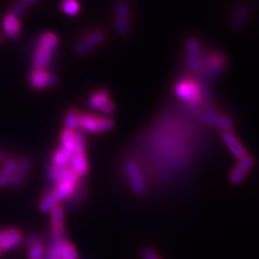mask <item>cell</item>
<instances>
[{"instance_id": "cell-1", "label": "cell", "mask_w": 259, "mask_h": 259, "mask_svg": "<svg viewBox=\"0 0 259 259\" xmlns=\"http://www.w3.org/2000/svg\"><path fill=\"white\" fill-rule=\"evenodd\" d=\"M75 186L66 184V183H60L56 185V187L48 194L44 197V199L40 201L39 203V210L42 213H50L51 210L60 205V202L64 199H66L69 194L74 190Z\"/></svg>"}, {"instance_id": "cell-2", "label": "cell", "mask_w": 259, "mask_h": 259, "mask_svg": "<svg viewBox=\"0 0 259 259\" xmlns=\"http://www.w3.org/2000/svg\"><path fill=\"white\" fill-rule=\"evenodd\" d=\"M113 127V121L108 118H101L93 115H82L79 119V128L90 133L109 131Z\"/></svg>"}, {"instance_id": "cell-3", "label": "cell", "mask_w": 259, "mask_h": 259, "mask_svg": "<svg viewBox=\"0 0 259 259\" xmlns=\"http://www.w3.org/2000/svg\"><path fill=\"white\" fill-rule=\"evenodd\" d=\"M47 259H78V256L74 245L63 239L52 241Z\"/></svg>"}, {"instance_id": "cell-4", "label": "cell", "mask_w": 259, "mask_h": 259, "mask_svg": "<svg viewBox=\"0 0 259 259\" xmlns=\"http://www.w3.org/2000/svg\"><path fill=\"white\" fill-rule=\"evenodd\" d=\"M30 87L35 90H42L58 83V78L52 72L46 69H35L29 77Z\"/></svg>"}, {"instance_id": "cell-5", "label": "cell", "mask_w": 259, "mask_h": 259, "mask_svg": "<svg viewBox=\"0 0 259 259\" xmlns=\"http://www.w3.org/2000/svg\"><path fill=\"white\" fill-rule=\"evenodd\" d=\"M186 55H187V63L189 68L194 74H200L203 69V64H202L200 58V48L197 39L189 38L186 42Z\"/></svg>"}, {"instance_id": "cell-6", "label": "cell", "mask_w": 259, "mask_h": 259, "mask_svg": "<svg viewBox=\"0 0 259 259\" xmlns=\"http://www.w3.org/2000/svg\"><path fill=\"white\" fill-rule=\"evenodd\" d=\"M115 27L120 36L127 35L130 30V8L124 2H119L116 5Z\"/></svg>"}, {"instance_id": "cell-7", "label": "cell", "mask_w": 259, "mask_h": 259, "mask_svg": "<svg viewBox=\"0 0 259 259\" xmlns=\"http://www.w3.org/2000/svg\"><path fill=\"white\" fill-rule=\"evenodd\" d=\"M125 172L130 181V185L136 194H143L146 190L145 183L139 166L134 161L128 160L125 163Z\"/></svg>"}, {"instance_id": "cell-8", "label": "cell", "mask_w": 259, "mask_h": 259, "mask_svg": "<svg viewBox=\"0 0 259 259\" xmlns=\"http://www.w3.org/2000/svg\"><path fill=\"white\" fill-rule=\"evenodd\" d=\"M254 164V158L252 156H245L243 159L239 160L238 164L233 167V169L230 173V182L234 185H239L241 184L246 175L248 174L249 169L253 167Z\"/></svg>"}, {"instance_id": "cell-9", "label": "cell", "mask_w": 259, "mask_h": 259, "mask_svg": "<svg viewBox=\"0 0 259 259\" xmlns=\"http://www.w3.org/2000/svg\"><path fill=\"white\" fill-rule=\"evenodd\" d=\"M104 39H105V36L102 31L100 30L93 31L77 44L75 48V53L78 56H83L90 52L94 47L99 46Z\"/></svg>"}, {"instance_id": "cell-10", "label": "cell", "mask_w": 259, "mask_h": 259, "mask_svg": "<svg viewBox=\"0 0 259 259\" xmlns=\"http://www.w3.org/2000/svg\"><path fill=\"white\" fill-rule=\"evenodd\" d=\"M51 238L52 241H60L64 239V209L59 205L51 212Z\"/></svg>"}, {"instance_id": "cell-11", "label": "cell", "mask_w": 259, "mask_h": 259, "mask_svg": "<svg viewBox=\"0 0 259 259\" xmlns=\"http://www.w3.org/2000/svg\"><path fill=\"white\" fill-rule=\"evenodd\" d=\"M22 234L20 230L11 228L7 230H0V248L4 250H10L21 244Z\"/></svg>"}, {"instance_id": "cell-12", "label": "cell", "mask_w": 259, "mask_h": 259, "mask_svg": "<svg viewBox=\"0 0 259 259\" xmlns=\"http://www.w3.org/2000/svg\"><path fill=\"white\" fill-rule=\"evenodd\" d=\"M222 137H223V141L225 142V144L228 146L229 150L232 152V155L237 159L241 160L245 156H247L246 149L243 147V145L239 142L238 137L234 135L231 131H224L222 133Z\"/></svg>"}, {"instance_id": "cell-13", "label": "cell", "mask_w": 259, "mask_h": 259, "mask_svg": "<svg viewBox=\"0 0 259 259\" xmlns=\"http://www.w3.org/2000/svg\"><path fill=\"white\" fill-rule=\"evenodd\" d=\"M31 168V161L28 158H23L18 162V166L15 168L10 186L13 188H19L25 181Z\"/></svg>"}, {"instance_id": "cell-14", "label": "cell", "mask_w": 259, "mask_h": 259, "mask_svg": "<svg viewBox=\"0 0 259 259\" xmlns=\"http://www.w3.org/2000/svg\"><path fill=\"white\" fill-rule=\"evenodd\" d=\"M175 93L180 99L187 102H196L199 97L198 88L189 81H182L175 87Z\"/></svg>"}, {"instance_id": "cell-15", "label": "cell", "mask_w": 259, "mask_h": 259, "mask_svg": "<svg viewBox=\"0 0 259 259\" xmlns=\"http://www.w3.org/2000/svg\"><path fill=\"white\" fill-rule=\"evenodd\" d=\"M202 118L209 125L223 130V132L231 131V128L233 127V123L230 119L222 115H218V113L215 112H205Z\"/></svg>"}, {"instance_id": "cell-16", "label": "cell", "mask_w": 259, "mask_h": 259, "mask_svg": "<svg viewBox=\"0 0 259 259\" xmlns=\"http://www.w3.org/2000/svg\"><path fill=\"white\" fill-rule=\"evenodd\" d=\"M3 29L5 31V35L8 38L16 39L20 36L21 32V25L19 19L14 18L10 13L6 14L3 19Z\"/></svg>"}, {"instance_id": "cell-17", "label": "cell", "mask_w": 259, "mask_h": 259, "mask_svg": "<svg viewBox=\"0 0 259 259\" xmlns=\"http://www.w3.org/2000/svg\"><path fill=\"white\" fill-rule=\"evenodd\" d=\"M52 53L53 52L47 50L45 48L37 47L34 53V59H32V65H34L35 69H46L50 65Z\"/></svg>"}, {"instance_id": "cell-18", "label": "cell", "mask_w": 259, "mask_h": 259, "mask_svg": "<svg viewBox=\"0 0 259 259\" xmlns=\"http://www.w3.org/2000/svg\"><path fill=\"white\" fill-rule=\"evenodd\" d=\"M16 166H18V162L14 159H9L5 162L0 171V188H5L10 185Z\"/></svg>"}, {"instance_id": "cell-19", "label": "cell", "mask_w": 259, "mask_h": 259, "mask_svg": "<svg viewBox=\"0 0 259 259\" xmlns=\"http://www.w3.org/2000/svg\"><path fill=\"white\" fill-rule=\"evenodd\" d=\"M70 168L74 171L78 177H83L88 173V161L85 155L74 153L70 157Z\"/></svg>"}, {"instance_id": "cell-20", "label": "cell", "mask_w": 259, "mask_h": 259, "mask_svg": "<svg viewBox=\"0 0 259 259\" xmlns=\"http://www.w3.org/2000/svg\"><path fill=\"white\" fill-rule=\"evenodd\" d=\"M61 149L66 152L69 157L74 155L76 151V137L74 132L64 130L61 137Z\"/></svg>"}, {"instance_id": "cell-21", "label": "cell", "mask_w": 259, "mask_h": 259, "mask_svg": "<svg viewBox=\"0 0 259 259\" xmlns=\"http://www.w3.org/2000/svg\"><path fill=\"white\" fill-rule=\"evenodd\" d=\"M59 46V38L54 32H45L38 39V47L47 49V50L54 52V50Z\"/></svg>"}, {"instance_id": "cell-22", "label": "cell", "mask_w": 259, "mask_h": 259, "mask_svg": "<svg viewBox=\"0 0 259 259\" xmlns=\"http://www.w3.org/2000/svg\"><path fill=\"white\" fill-rule=\"evenodd\" d=\"M247 13H248V8L245 5L241 4L236 8V12H234L233 19H232V28L234 30H240L243 27Z\"/></svg>"}, {"instance_id": "cell-23", "label": "cell", "mask_w": 259, "mask_h": 259, "mask_svg": "<svg viewBox=\"0 0 259 259\" xmlns=\"http://www.w3.org/2000/svg\"><path fill=\"white\" fill-rule=\"evenodd\" d=\"M109 102L108 99V93L106 91H100L93 94L90 99L88 101L89 107L92 109H97V110H102V108Z\"/></svg>"}, {"instance_id": "cell-24", "label": "cell", "mask_w": 259, "mask_h": 259, "mask_svg": "<svg viewBox=\"0 0 259 259\" xmlns=\"http://www.w3.org/2000/svg\"><path fill=\"white\" fill-rule=\"evenodd\" d=\"M79 119L80 116L76 110H69L67 112L66 118H65V127L68 131L75 132L76 130L79 128Z\"/></svg>"}, {"instance_id": "cell-25", "label": "cell", "mask_w": 259, "mask_h": 259, "mask_svg": "<svg viewBox=\"0 0 259 259\" xmlns=\"http://www.w3.org/2000/svg\"><path fill=\"white\" fill-rule=\"evenodd\" d=\"M67 167H60L55 164H52L50 167H49V171H48V175L49 178H50V181L55 183L56 185L60 184L62 182V178L64 176L65 173V169Z\"/></svg>"}, {"instance_id": "cell-26", "label": "cell", "mask_w": 259, "mask_h": 259, "mask_svg": "<svg viewBox=\"0 0 259 259\" xmlns=\"http://www.w3.org/2000/svg\"><path fill=\"white\" fill-rule=\"evenodd\" d=\"M69 163H70V157L61 148L54 153L53 164L58 165L60 167H69Z\"/></svg>"}, {"instance_id": "cell-27", "label": "cell", "mask_w": 259, "mask_h": 259, "mask_svg": "<svg viewBox=\"0 0 259 259\" xmlns=\"http://www.w3.org/2000/svg\"><path fill=\"white\" fill-rule=\"evenodd\" d=\"M62 10L68 15H76L80 10L79 3L77 0H64L62 3Z\"/></svg>"}, {"instance_id": "cell-28", "label": "cell", "mask_w": 259, "mask_h": 259, "mask_svg": "<svg viewBox=\"0 0 259 259\" xmlns=\"http://www.w3.org/2000/svg\"><path fill=\"white\" fill-rule=\"evenodd\" d=\"M76 137V151L75 153L85 155V136L82 131H77L75 133Z\"/></svg>"}, {"instance_id": "cell-29", "label": "cell", "mask_w": 259, "mask_h": 259, "mask_svg": "<svg viewBox=\"0 0 259 259\" xmlns=\"http://www.w3.org/2000/svg\"><path fill=\"white\" fill-rule=\"evenodd\" d=\"M78 178L79 177L77 176V174L72 171L70 167H67L66 169H65V173H64V176L62 178L61 183H66V184H69L72 186H76L78 183Z\"/></svg>"}, {"instance_id": "cell-30", "label": "cell", "mask_w": 259, "mask_h": 259, "mask_svg": "<svg viewBox=\"0 0 259 259\" xmlns=\"http://www.w3.org/2000/svg\"><path fill=\"white\" fill-rule=\"evenodd\" d=\"M45 256L44 245H32L28 250L29 259H42Z\"/></svg>"}, {"instance_id": "cell-31", "label": "cell", "mask_w": 259, "mask_h": 259, "mask_svg": "<svg viewBox=\"0 0 259 259\" xmlns=\"http://www.w3.org/2000/svg\"><path fill=\"white\" fill-rule=\"evenodd\" d=\"M24 242H25L29 246L44 245L45 239L41 236H38V234H29V236H27L25 239H24Z\"/></svg>"}, {"instance_id": "cell-32", "label": "cell", "mask_w": 259, "mask_h": 259, "mask_svg": "<svg viewBox=\"0 0 259 259\" xmlns=\"http://www.w3.org/2000/svg\"><path fill=\"white\" fill-rule=\"evenodd\" d=\"M25 10H26V6L22 4L21 2L19 3H15L12 8H11V11H10V14H12L14 18L19 19L21 18V16L25 13Z\"/></svg>"}, {"instance_id": "cell-33", "label": "cell", "mask_w": 259, "mask_h": 259, "mask_svg": "<svg viewBox=\"0 0 259 259\" xmlns=\"http://www.w3.org/2000/svg\"><path fill=\"white\" fill-rule=\"evenodd\" d=\"M143 259H161L152 249L150 248H145L142 253Z\"/></svg>"}, {"instance_id": "cell-34", "label": "cell", "mask_w": 259, "mask_h": 259, "mask_svg": "<svg viewBox=\"0 0 259 259\" xmlns=\"http://www.w3.org/2000/svg\"><path fill=\"white\" fill-rule=\"evenodd\" d=\"M37 2H38V0H21V3L24 4L25 6H30V5L35 4V3H37Z\"/></svg>"}, {"instance_id": "cell-35", "label": "cell", "mask_w": 259, "mask_h": 259, "mask_svg": "<svg viewBox=\"0 0 259 259\" xmlns=\"http://www.w3.org/2000/svg\"><path fill=\"white\" fill-rule=\"evenodd\" d=\"M4 161V153L0 151V162H3Z\"/></svg>"}, {"instance_id": "cell-36", "label": "cell", "mask_w": 259, "mask_h": 259, "mask_svg": "<svg viewBox=\"0 0 259 259\" xmlns=\"http://www.w3.org/2000/svg\"><path fill=\"white\" fill-rule=\"evenodd\" d=\"M2 254H3V249L0 248V256H2Z\"/></svg>"}, {"instance_id": "cell-37", "label": "cell", "mask_w": 259, "mask_h": 259, "mask_svg": "<svg viewBox=\"0 0 259 259\" xmlns=\"http://www.w3.org/2000/svg\"><path fill=\"white\" fill-rule=\"evenodd\" d=\"M0 40H2V37H0Z\"/></svg>"}]
</instances>
